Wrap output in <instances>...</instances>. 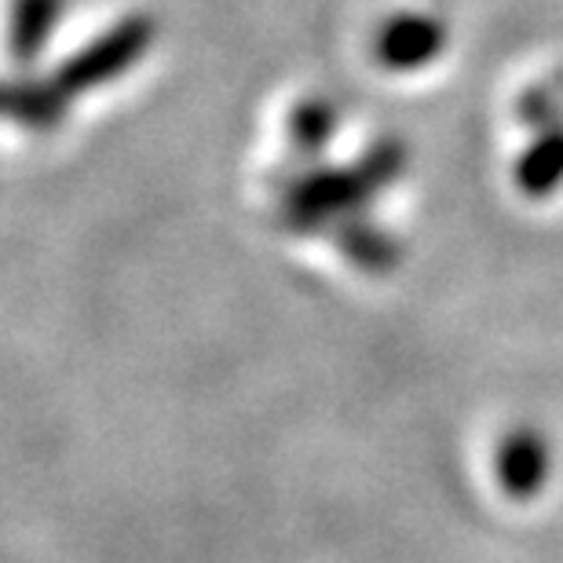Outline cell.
<instances>
[{
    "label": "cell",
    "instance_id": "1",
    "mask_svg": "<svg viewBox=\"0 0 563 563\" xmlns=\"http://www.w3.org/2000/svg\"><path fill=\"white\" fill-rule=\"evenodd\" d=\"M498 476L505 490L527 498L545 479V446L534 435H512L498 454Z\"/></svg>",
    "mask_w": 563,
    "mask_h": 563
}]
</instances>
